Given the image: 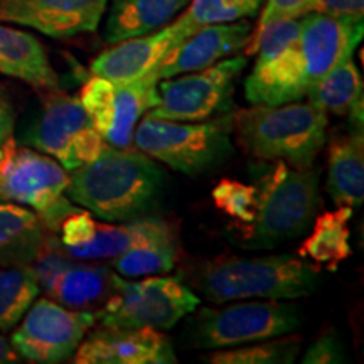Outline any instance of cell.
<instances>
[{
	"instance_id": "1",
	"label": "cell",
	"mask_w": 364,
	"mask_h": 364,
	"mask_svg": "<svg viewBox=\"0 0 364 364\" xmlns=\"http://www.w3.org/2000/svg\"><path fill=\"white\" fill-rule=\"evenodd\" d=\"M361 39L363 19L321 12L300 17L299 33L289 44L272 56L257 58L245 81V98L265 107L299 102L326 73L353 58Z\"/></svg>"
},
{
	"instance_id": "2",
	"label": "cell",
	"mask_w": 364,
	"mask_h": 364,
	"mask_svg": "<svg viewBox=\"0 0 364 364\" xmlns=\"http://www.w3.org/2000/svg\"><path fill=\"white\" fill-rule=\"evenodd\" d=\"M166 174L142 150L105 145L103 152L71 171L65 194L100 220L130 221L161 203Z\"/></svg>"
},
{
	"instance_id": "3",
	"label": "cell",
	"mask_w": 364,
	"mask_h": 364,
	"mask_svg": "<svg viewBox=\"0 0 364 364\" xmlns=\"http://www.w3.org/2000/svg\"><path fill=\"white\" fill-rule=\"evenodd\" d=\"M327 122V113L311 102L253 105L235 113L233 134L253 157L306 169L324 147Z\"/></svg>"
},
{
	"instance_id": "4",
	"label": "cell",
	"mask_w": 364,
	"mask_h": 364,
	"mask_svg": "<svg viewBox=\"0 0 364 364\" xmlns=\"http://www.w3.org/2000/svg\"><path fill=\"white\" fill-rule=\"evenodd\" d=\"M235 113L201 122H174L145 115L134 132V144L182 174L198 177L220 169L233 156Z\"/></svg>"
},
{
	"instance_id": "5",
	"label": "cell",
	"mask_w": 364,
	"mask_h": 364,
	"mask_svg": "<svg viewBox=\"0 0 364 364\" xmlns=\"http://www.w3.org/2000/svg\"><path fill=\"white\" fill-rule=\"evenodd\" d=\"M318 272L290 255L231 258L209 265L201 277L204 297L215 304L235 300H295L312 295Z\"/></svg>"
},
{
	"instance_id": "6",
	"label": "cell",
	"mask_w": 364,
	"mask_h": 364,
	"mask_svg": "<svg viewBox=\"0 0 364 364\" xmlns=\"http://www.w3.org/2000/svg\"><path fill=\"white\" fill-rule=\"evenodd\" d=\"M318 179L321 174L312 167L299 169L279 162L257 191L250 245L272 248L306 233L321 204Z\"/></svg>"
},
{
	"instance_id": "7",
	"label": "cell",
	"mask_w": 364,
	"mask_h": 364,
	"mask_svg": "<svg viewBox=\"0 0 364 364\" xmlns=\"http://www.w3.org/2000/svg\"><path fill=\"white\" fill-rule=\"evenodd\" d=\"M0 199L34 209L46 230L59 231L61 223L78 209L65 191L70 176L61 164L31 149H17L11 139L2 144Z\"/></svg>"
},
{
	"instance_id": "8",
	"label": "cell",
	"mask_w": 364,
	"mask_h": 364,
	"mask_svg": "<svg viewBox=\"0 0 364 364\" xmlns=\"http://www.w3.org/2000/svg\"><path fill=\"white\" fill-rule=\"evenodd\" d=\"M198 306V295L174 277L150 275L130 282L115 275L113 292L95 312V318L107 327L169 331Z\"/></svg>"
},
{
	"instance_id": "9",
	"label": "cell",
	"mask_w": 364,
	"mask_h": 364,
	"mask_svg": "<svg viewBox=\"0 0 364 364\" xmlns=\"http://www.w3.org/2000/svg\"><path fill=\"white\" fill-rule=\"evenodd\" d=\"M300 326L299 309L285 300H235L221 309H201L189 326L191 343L203 349L236 348L290 334Z\"/></svg>"
},
{
	"instance_id": "10",
	"label": "cell",
	"mask_w": 364,
	"mask_h": 364,
	"mask_svg": "<svg viewBox=\"0 0 364 364\" xmlns=\"http://www.w3.org/2000/svg\"><path fill=\"white\" fill-rule=\"evenodd\" d=\"M247 56L221 59L206 70L159 81V103L147 115L174 122H201L228 113L235 81L247 68Z\"/></svg>"
},
{
	"instance_id": "11",
	"label": "cell",
	"mask_w": 364,
	"mask_h": 364,
	"mask_svg": "<svg viewBox=\"0 0 364 364\" xmlns=\"http://www.w3.org/2000/svg\"><path fill=\"white\" fill-rule=\"evenodd\" d=\"M21 321L11 338L14 351L29 363L56 364L75 354L97 318L91 311H73L53 299H39Z\"/></svg>"
},
{
	"instance_id": "12",
	"label": "cell",
	"mask_w": 364,
	"mask_h": 364,
	"mask_svg": "<svg viewBox=\"0 0 364 364\" xmlns=\"http://www.w3.org/2000/svg\"><path fill=\"white\" fill-rule=\"evenodd\" d=\"M31 267L49 299L73 311H98L113 292L115 273L110 267L75 260L65 253L61 241L49 236Z\"/></svg>"
},
{
	"instance_id": "13",
	"label": "cell",
	"mask_w": 364,
	"mask_h": 364,
	"mask_svg": "<svg viewBox=\"0 0 364 364\" xmlns=\"http://www.w3.org/2000/svg\"><path fill=\"white\" fill-rule=\"evenodd\" d=\"M193 33L194 27L181 16L154 33L113 44V48L93 59L90 70L93 76L115 85L130 83L156 71L167 54Z\"/></svg>"
},
{
	"instance_id": "14",
	"label": "cell",
	"mask_w": 364,
	"mask_h": 364,
	"mask_svg": "<svg viewBox=\"0 0 364 364\" xmlns=\"http://www.w3.org/2000/svg\"><path fill=\"white\" fill-rule=\"evenodd\" d=\"M76 364H169L176 363L172 343L150 327L102 326L85 336L73 354Z\"/></svg>"
},
{
	"instance_id": "15",
	"label": "cell",
	"mask_w": 364,
	"mask_h": 364,
	"mask_svg": "<svg viewBox=\"0 0 364 364\" xmlns=\"http://www.w3.org/2000/svg\"><path fill=\"white\" fill-rule=\"evenodd\" d=\"M107 6L108 0H0V21L66 39L95 33Z\"/></svg>"
},
{
	"instance_id": "16",
	"label": "cell",
	"mask_w": 364,
	"mask_h": 364,
	"mask_svg": "<svg viewBox=\"0 0 364 364\" xmlns=\"http://www.w3.org/2000/svg\"><path fill=\"white\" fill-rule=\"evenodd\" d=\"M250 36L252 24L247 19L199 27L167 54L156 70L159 80L206 70L221 59L235 56L247 48Z\"/></svg>"
},
{
	"instance_id": "17",
	"label": "cell",
	"mask_w": 364,
	"mask_h": 364,
	"mask_svg": "<svg viewBox=\"0 0 364 364\" xmlns=\"http://www.w3.org/2000/svg\"><path fill=\"white\" fill-rule=\"evenodd\" d=\"M93 125L80 98L54 93L41 108L26 134V140L41 152L59 161L65 171H73L71 150L76 135ZM95 127V125H93Z\"/></svg>"
},
{
	"instance_id": "18",
	"label": "cell",
	"mask_w": 364,
	"mask_h": 364,
	"mask_svg": "<svg viewBox=\"0 0 364 364\" xmlns=\"http://www.w3.org/2000/svg\"><path fill=\"white\" fill-rule=\"evenodd\" d=\"M189 2L191 0H112L103 27V41L107 44H117L154 33L169 24Z\"/></svg>"
},
{
	"instance_id": "19",
	"label": "cell",
	"mask_w": 364,
	"mask_h": 364,
	"mask_svg": "<svg viewBox=\"0 0 364 364\" xmlns=\"http://www.w3.org/2000/svg\"><path fill=\"white\" fill-rule=\"evenodd\" d=\"M0 73L43 90H58V73L33 34L0 26Z\"/></svg>"
},
{
	"instance_id": "20",
	"label": "cell",
	"mask_w": 364,
	"mask_h": 364,
	"mask_svg": "<svg viewBox=\"0 0 364 364\" xmlns=\"http://www.w3.org/2000/svg\"><path fill=\"white\" fill-rule=\"evenodd\" d=\"M167 235H172V230L161 218L140 216L124 223V225L97 223L93 240L81 247H63V250L68 257L75 258V260H112L135 245Z\"/></svg>"
},
{
	"instance_id": "21",
	"label": "cell",
	"mask_w": 364,
	"mask_h": 364,
	"mask_svg": "<svg viewBox=\"0 0 364 364\" xmlns=\"http://www.w3.org/2000/svg\"><path fill=\"white\" fill-rule=\"evenodd\" d=\"M327 193L338 206L359 208L364 199L363 127L332 140L327 162Z\"/></svg>"
},
{
	"instance_id": "22",
	"label": "cell",
	"mask_w": 364,
	"mask_h": 364,
	"mask_svg": "<svg viewBox=\"0 0 364 364\" xmlns=\"http://www.w3.org/2000/svg\"><path fill=\"white\" fill-rule=\"evenodd\" d=\"M46 240V228L34 211L0 203V268L33 265Z\"/></svg>"
},
{
	"instance_id": "23",
	"label": "cell",
	"mask_w": 364,
	"mask_h": 364,
	"mask_svg": "<svg viewBox=\"0 0 364 364\" xmlns=\"http://www.w3.org/2000/svg\"><path fill=\"white\" fill-rule=\"evenodd\" d=\"M159 76L157 73L139 78L130 83L115 85L110 129L105 134V140L113 147H130L134 144V132L142 120L159 103Z\"/></svg>"
},
{
	"instance_id": "24",
	"label": "cell",
	"mask_w": 364,
	"mask_h": 364,
	"mask_svg": "<svg viewBox=\"0 0 364 364\" xmlns=\"http://www.w3.org/2000/svg\"><path fill=\"white\" fill-rule=\"evenodd\" d=\"M306 97L312 105L339 117H349L363 108V76L353 58L339 63L316 81Z\"/></svg>"
},
{
	"instance_id": "25",
	"label": "cell",
	"mask_w": 364,
	"mask_h": 364,
	"mask_svg": "<svg viewBox=\"0 0 364 364\" xmlns=\"http://www.w3.org/2000/svg\"><path fill=\"white\" fill-rule=\"evenodd\" d=\"M353 218V208L339 206L336 211L324 213L314 220V231L304 241L300 255H307L314 262L322 263L334 270L341 262L351 255L349 245V226Z\"/></svg>"
},
{
	"instance_id": "26",
	"label": "cell",
	"mask_w": 364,
	"mask_h": 364,
	"mask_svg": "<svg viewBox=\"0 0 364 364\" xmlns=\"http://www.w3.org/2000/svg\"><path fill=\"white\" fill-rule=\"evenodd\" d=\"M39 290L31 265L0 268V331H11L19 324Z\"/></svg>"
},
{
	"instance_id": "27",
	"label": "cell",
	"mask_w": 364,
	"mask_h": 364,
	"mask_svg": "<svg viewBox=\"0 0 364 364\" xmlns=\"http://www.w3.org/2000/svg\"><path fill=\"white\" fill-rule=\"evenodd\" d=\"M176 253L174 235H167L129 248L127 252L112 258V267L117 273L129 279L166 275L174 268Z\"/></svg>"
},
{
	"instance_id": "28",
	"label": "cell",
	"mask_w": 364,
	"mask_h": 364,
	"mask_svg": "<svg viewBox=\"0 0 364 364\" xmlns=\"http://www.w3.org/2000/svg\"><path fill=\"white\" fill-rule=\"evenodd\" d=\"M300 343V338L284 334L236 348L218 349L204 358L211 364H289L297 358Z\"/></svg>"
},
{
	"instance_id": "29",
	"label": "cell",
	"mask_w": 364,
	"mask_h": 364,
	"mask_svg": "<svg viewBox=\"0 0 364 364\" xmlns=\"http://www.w3.org/2000/svg\"><path fill=\"white\" fill-rule=\"evenodd\" d=\"M263 0H191L184 9V17L196 31L208 24L235 22L255 17Z\"/></svg>"
},
{
	"instance_id": "30",
	"label": "cell",
	"mask_w": 364,
	"mask_h": 364,
	"mask_svg": "<svg viewBox=\"0 0 364 364\" xmlns=\"http://www.w3.org/2000/svg\"><path fill=\"white\" fill-rule=\"evenodd\" d=\"M216 206L236 220L252 223L257 209V189L240 181L223 179L213 189Z\"/></svg>"
},
{
	"instance_id": "31",
	"label": "cell",
	"mask_w": 364,
	"mask_h": 364,
	"mask_svg": "<svg viewBox=\"0 0 364 364\" xmlns=\"http://www.w3.org/2000/svg\"><path fill=\"white\" fill-rule=\"evenodd\" d=\"M113 93H115V85L112 81L93 76L88 83L83 86L80 95V102L88 113L95 129L100 134H107L110 129L112 122V108H113Z\"/></svg>"
},
{
	"instance_id": "32",
	"label": "cell",
	"mask_w": 364,
	"mask_h": 364,
	"mask_svg": "<svg viewBox=\"0 0 364 364\" xmlns=\"http://www.w3.org/2000/svg\"><path fill=\"white\" fill-rule=\"evenodd\" d=\"M321 0H267L257 29L282 19H300L307 14L316 12Z\"/></svg>"
},
{
	"instance_id": "33",
	"label": "cell",
	"mask_w": 364,
	"mask_h": 364,
	"mask_svg": "<svg viewBox=\"0 0 364 364\" xmlns=\"http://www.w3.org/2000/svg\"><path fill=\"white\" fill-rule=\"evenodd\" d=\"M95 231H97V221L91 218V213L78 209L59 226L61 245L63 247H81L93 240Z\"/></svg>"
},
{
	"instance_id": "34",
	"label": "cell",
	"mask_w": 364,
	"mask_h": 364,
	"mask_svg": "<svg viewBox=\"0 0 364 364\" xmlns=\"http://www.w3.org/2000/svg\"><path fill=\"white\" fill-rule=\"evenodd\" d=\"M344 361V348L334 332H326L321 338L314 341L302 358L304 364H329Z\"/></svg>"
},
{
	"instance_id": "35",
	"label": "cell",
	"mask_w": 364,
	"mask_h": 364,
	"mask_svg": "<svg viewBox=\"0 0 364 364\" xmlns=\"http://www.w3.org/2000/svg\"><path fill=\"white\" fill-rule=\"evenodd\" d=\"M316 12L341 19H363L364 0H321Z\"/></svg>"
},
{
	"instance_id": "36",
	"label": "cell",
	"mask_w": 364,
	"mask_h": 364,
	"mask_svg": "<svg viewBox=\"0 0 364 364\" xmlns=\"http://www.w3.org/2000/svg\"><path fill=\"white\" fill-rule=\"evenodd\" d=\"M14 130V112L6 100L0 98V145L7 142Z\"/></svg>"
},
{
	"instance_id": "37",
	"label": "cell",
	"mask_w": 364,
	"mask_h": 364,
	"mask_svg": "<svg viewBox=\"0 0 364 364\" xmlns=\"http://www.w3.org/2000/svg\"><path fill=\"white\" fill-rule=\"evenodd\" d=\"M21 361L19 354L14 351L11 341H7L4 336H0V364L6 363H17Z\"/></svg>"
},
{
	"instance_id": "38",
	"label": "cell",
	"mask_w": 364,
	"mask_h": 364,
	"mask_svg": "<svg viewBox=\"0 0 364 364\" xmlns=\"http://www.w3.org/2000/svg\"><path fill=\"white\" fill-rule=\"evenodd\" d=\"M2 157H4V152H2V145H0V164H2Z\"/></svg>"
}]
</instances>
